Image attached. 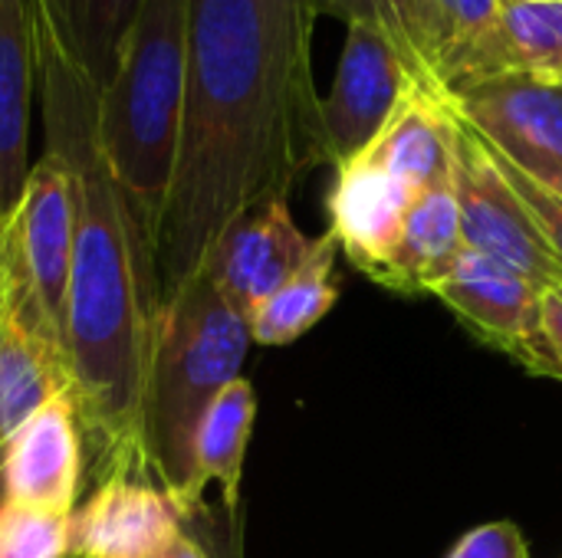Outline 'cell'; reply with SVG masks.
<instances>
[{"mask_svg":"<svg viewBox=\"0 0 562 558\" xmlns=\"http://www.w3.org/2000/svg\"><path fill=\"white\" fill-rule=\"evenodd\" d=\"M306 0H191L178 155L151 253L158 299L244 214L329 164Z\"/></svg>","mask_w":562,"mask_h":558,"instance_id":"1","label":"cell"},{"mask_svg":"<svg viewBox=\"0 0 562 558\" xmlns=\"http://www.w3.org/2000/svg\"><path fill=\"white\" fill-rule=\"evenodd\" d=\"M43 105V151L72 184V257L66 286V362L79 431L89 437L95 480L148 477L142 398L158 312L151 240L122 194L99 141V89L69 53L46 0H33Z\"/></svg>","mask_w":562,"mask_h":558,"instance_id":"2","label":"cell"},{"mask_svg":"<svg viewBox=\"0 0 562 558\" xmlns=\"http://www.w3.org/2000/svg\"><path fill=\"white\" fill-rule=\"evenodd\" d=\"M247 349V319L221 296L204 266L158 303L142 431L148 474L181 520H194L204 506V487L194 464L198 428L221 388L240 378Z\"/></svg>","mask_w":562,"mask_h":558,"instance_id":"3","label":"cell"},{"mask_svg":"<svg viewBox=\"0 0 562 558\" xmlns=\"http://www.w3.org/2000/svg\"><path fill=\"white\" fill-rule=\"evenodd\" d=\"M188 39L191 0H145L99 89V141L148 240L178 155Z\"/></svg>","mask_w":562,"mask_h":558,"instance_id":"4","label":"cell"},{"mask_svg":"<svg viewBox=\"0 0 562 558\" xmlns=\"http://www.w3.org/2000/svg\"><path fill=\"white\" fill-rule=\"evenodd\" d=\"M451 194L461 214V237L497 263L520 270L540 289L562 283V263L540 224L507 181L491 145L451 109Z\"/></svg>","mask_w":562,"mask_h":558,"instance_id":"5","label":"cell"},{"mask_svg":"<svg viewBox=\"0 0 562 558\" xmlns=\"http://www.w3.org/2000/svg\"><path fill=\"white\" fill-rule=\"evenodd\" d=\"M431 296H438L481 342L510 355L530 375L562 382L560 358L543 329V289L520 270L464 247Z\"/></svg>","mask_w":562,"mask_h":558,"instance_id":"6","label":"cell"},{"mask_svg":"<svg viewBox=\"0 0 562 558\" xmlns=\"http://www.w3.org/2000/svg\"><path fill=\"white\" fill-rule=\"evenodd\" d=\"M445 99L504 161L562 197V79L501 76Z\"/></svg>","mask_w":562,"mask_h":558,"instance_id":"7","label":"cell"},{"mask_svg":"<svg viewBox=\"0 0 562 558\" xmlns=\"http://www.w3.org/2000/svg\"><path fill=\"white\" fill-rule=\"evenodd\" d=\"M412 86L422 82L392 46V39L369 23H349L333 89L323 95L329 164L336 168L362 155L379 138Z\"/></svg>","mask_w":562,"mask_h":558,"instance_id":"8","label":"cell"},{"mask_svg":"<svg viewBox=\"0 0 562 558\" xmlns=\"http://www.w3.org/2000/svg\"><path fill=\"white\" fill-rule=\"evenodd\" d=\"M0 240L10 247L16 266L23 270L43 316L63 335L72 257V184L66 164L56 155L43 151L33 161L16 207L0 224Z\"/></svg>","mask_w":562,"mask_h":558,"instance_id":"9","label":"cell"},{"mask_svg":"<svg viewBox=\"0 0 562 558\" xmlns=\"http://www.w3.org/2000/svg\"><path fill=\"white\" fill-rule=\"evenodd\" d=\"M82 490V431L69 398H53L3 441L7 503L69 520Z\"/></svg>","mask_w":562,"mask_h":558,"instance_id":"10","label":"cell"},{"mask_svg":"<svg viewBox=\"0 0 562 558\" xmlns=\"http://www.w3.org/2000/svg\"><path fill=\"white\" fill-rule=\"evenodd\" d=\"M313 240L316 237H306L296 227L290 201H270L234 220L201 266L221 296L250 319V312L303 266Z\"/></svg>","mask_w":562,"mask_h":558,"instance_id":"11","label":"cell"},{"mask_svg":"<svg viewBox=\"0 0 562 558\" xmlns=\"http://www.w3.org/2000/svg\"><path fill=\"white\" fill-rule=\"evenodd\" d=\"M178 533L184 520L155 480L109 474L69 516V556L155 558Z\"/></svg>","mask_w":562,"mask_h":558,"instance_id":"12","label":"cell"},{"mask_svg":"<svg viewBox=\"0 0 562 558\" xmlns=\"http://www.w3.org/2000/svg\"><path fill=\"white\" fill-rule=\"evenodd\" d=\"M415 197V187L366 155L336 164V181L326 197L329 234L349 263L372 283H382Z\"/></svg>","mask_w":562,"mask_h":558,"instance_id":"13","label":"cell"},{"mask_svg":"<svg viewBox=\"0 0 562 558\" xmlns=\"http://www.w3.org/2000/svg\"><path fill=\"white\" fill-rule=\"evenodd\" d=\"M501 76L562 79V3L501 0L494 23L458 56L438 89L458 95Z\"/></svg>","mask_w":562,"mask_h":558,"instance_id":"14","label":"cell"},{"mask_svg":"<svg viewBox=\"0 0 562 558\" xmlns=\"http://www.w3.org/2000/svg\"><path fill=\"white\" fill-rule=\"evenodd\" d=\"M40 89L33 0H0V224L16 207L30 161V112Z\"/></svg>","mask_w":562,"mask_h":558,"instance_id":"15","label":"cell"},{"mask_svg":"<svg viewBox=\"0 0 562 558\" xmlns=\"http://www.w3.org/2000/svg\"><path fill=\"white\" fill-rule=\"evenodd\" d=\"M418 194L451 178V105L441 89L412 86L379 138L362 151Z\"/></svg>","mask_w":562,"mask_h":558,"instance_id":"16","label":"cell"},{"mask_svg":"<svg viewBox=\"0 0 562 558\" xmlns=\"http://www.w3.org/2000/svg\"><path fill=\"white\" fill-rule=\"evenodd\" d=\"M464 250L461 214L451 194V178L422 191L405 217L398 247L379 286L405 296L431 293Z\"/></svg>","mask_w":562,"mask_h":558,"instance_id":"17","label":"cell"},{"mask_svg":"<svg viewBox=\"0 0 562 558\" xmlns=\"http://www.w3.org/2000/svg\"><path fill=\"white\" fill-rule=\"evenodd\" d=\"M336 253H339V243L329 230L313 240V250L303 260V266L250 312L247 319L250 342L270 345V349L290 345L300 335H306L336 306L339 299Z\"/></svg>","mask_w":562,"mask_h":558,"instance_id":"18","label":"cell"},{"mask_svg":"<svg viewBox=\"0 0 562 558\" xmlns=\"http://www.w3.org/2000/svg\"><path fill=\"white\" fill-rule=\"evenodd\" d=\"M257 421V395L247 378H234L221 388L211 401L198 437H194V464L198 480L207 490L211 483L221 487L227 513H237L240 503V480H244V457L250 447Z\"/></svg>","mask_w":562,"mask_h":558,"instance_id":"19","label":"cell"},{"mask_svg":"<svg viewBox=\"0 0 562 558\" xmlns=\"http://www.w3.org/2000/svg\"><path fill=\"white\" fill-rule=\"evenodd\" d=\"M69 53L95 89L109 79L119 49L145 0H46Z\"/></svg>","mask_w":562,"mask_h":558,"instance_id":"20","label":"cell"},{"mask_svg":"<svg viewBox=\"0 0 562 558\" xmlns=\"http://www.w3.org/2000/svg\"><path fill=\"white\" fill-rule=\"evenodd\" d=\"M501 0H418L425 59L435 86L458 56L494 23Z\"/></svg>","mask_w":562,"mask_h":558,"instance_id":"21","label":"cell"},{"mask_svg":"<svg viewBox=\"0 0 562 558\" xmlns=\"http://www.w3.org/2000/svg\"><path fill=\"white\" fill-rule=\"evenodd\" d=\"M316 16H336L346 26L349 23H369L382 30L392 46L402 53L408 69L422 86H435L428 59H425V39H422V20L415 0H306Z\"/></svg>","mask_w":562,"mask_h":558,"instance_id":"22","label":"cell"},{"mask_svg":"<svg viewBox=\"0 0 562 558\" xmlns=\"http://www.w3.org/2000/svg\"><path fill=\"white\" fill-rule=\"evenodd\" d=\"M0 558H69V520L3 503Z\"/></svg>","mask_w":562,"mask_h":558,"instance_id":"23","label":"cell"},{"mask_svg":"<svg viewBox=\"0 0 562 558\" xmlns=\"http://www.w3.org/2000/svg\"><path fill=\"white\" fill-rule=\"evenodd\" d=\"M491 151H494V148H491ZM494 155H497V151H494ZM497 161H501L507 181L514 184V191L520 194V201L527 204V210L533 214V220L540 224V230H543L547 243L553 247L557 260L562 263V197H557L553 191H547L543 184H537L533 178H527L524 171H517V168H514L510 161H504L501 155H497Z\"/></svg>","mask_w":562,"mask_h":558,"instance_id":"24","label":"cell"},{"mask_svg":"<svg viewBox=\"0 0 562 558\" xmlns=\"http://www.w3.org/2000/svg\"><path fill=\"white\" fill-rule=\"evenodd\" d=\"M448 558H533L524 533L514 523H484L468 529Z\"/></svg>","mask_w":562,"mask_h":558,"instance_id":"25","label":"cell"},{"mask_svg":"<svg viewBox=\"0 0 562 558\" xmlns=\"http://www.w3.org/2000/svg\"><path fill=\"white\" fill-rule=\"evenodd\" d=\"M543 329L562 365V283L553 289H543Z\"/></svg>","mask_w":562,"mask_h":558,"instance_id":"26","label":"cell"},{"mask_svg":"<svg viewBox=\"0 0 562 558\" xmlns=\"http://www.w3.org/2000/svg\"><path fill=\"white\" fill-rule=\"evenodd\" d=\"M155 558H207V553H204L188 533H178V536H175V539H171Z\"/></svg>","mask_w":562,"mask_h":558,"instance_id":"27","label":"cell"},{"mask_svg":"<svg viewBox=\"0 0 562 558\" xmlns=\"http://www.w3.org/2000/svg\"><path fill=\"white\" fill-rule=\"evenodd\" d=\"M7 503V493H3V444H0V506Z\"/></svg>","mask_w":562,"mask_h":558,"instance_id":"28","label":"cell"},{"mask_svg":"<svg viewBox=\"0 0 562 558\" xmlns=\"http://www.w3.org/2000/svg\"><path fill=\"white\" fill-rule=\"evenodd\" d=\"M537 3H562V0H537Z\"/></svg>","mask_w":562,"mask_h":558,"instance_id":"29","label":"cell"},{"mask_svg":"<svg viewBox=\"0 0 562 558\" xmlns=\"http://www.w3.org/2000/svg\"><path fill=\"white\" fill-rule=\"evenodd\" d=\"M0 444H3V431H0Z\"/></svg>","mask_w":562,"mask_h":558,"instance_id":"30","label":"cell"},{"mask_svg":"<svg viewBox=\"0 0 562 558\" xmlns=\"http://www.w3.org/2000/svg\"><path fill=\"white\" fill-rule=\"evenodd\" d=\"M415 7H418V0H415ZM418 20H422V16H418Z\"/></svg>","mask_w":562,"mask_h":558,"instance_id":"31","label":"cell"},{"mask_svg":"<svg viewBox=\"0 0 562 558\" xmlns=\"http://www.w3.org/2000/svg\"><path fill=\"white\" fill-rule=\"evenodd\" d=\"M69 558H76V556H69Z\"/></svg>","mask_w":562,"mask_h":558,"instance_id":"32","label":"cell"}]
</instances>
